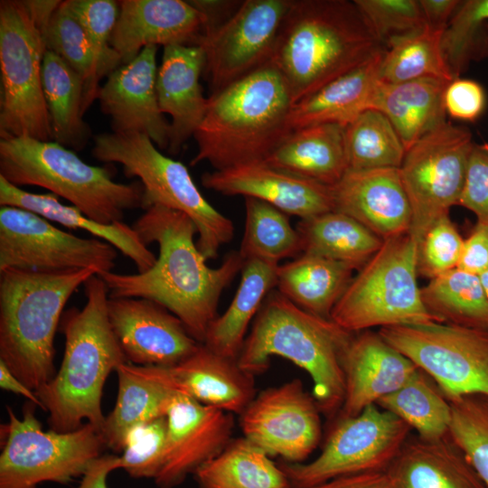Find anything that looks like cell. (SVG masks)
Instances as JSON below:
<instances>
[{
	"label": "cell",
	"mask_w": 488,
	"mask_h": 488,
	"mask_svg": "<svg viewBox=\"0 0 488 488\" xmlns=\"http://www.w3.org/2000/svg\"><path fill=\"white\" fill-rule=\"evenodd\" d=\"M133 228L147 246L156 242L159 255L146 271L135 274L106 272L109 297H139L155 301L184 324L189 333L203 343L223 290L240 272L244 260L239 251L229 253L212 268L194 242L197 229L184 213L153 205Z\"/></svg>",
	"instance_id": "cell-1"
},
{
	"label": "cell",
	"mask_w": 488,
	"mask_h": 488,
	"mask_svg": "<svg viewBox=\"0 0 488 488\" xmlns=\"http://www.w3.org/2000/svg\"><path fill=\"white\" fill-rule=\"evenodd\" d=\"M385 49L354 1L291 0L271 62L295 104Z\"/></svg>",
	"instance_id": "cell-2"
},
{
	"label": "cell",
	"mask_w": 488,
	"mask_h": 488,
	"mask_svg": "<svg viewBox=\"0 0 488 488\" xmlns=\"http://www.w3.org/2000/svg\"><path fill=\"white\" fill-rule=\"evenodd\" d=\"M84 286L85 305L63 312L61 319L65 336L61 367L49 383L35 391L49 413L50 429L57 432L76 430L84 420L101 431L106 418L101 408L106 380L128 362L109 323L106 283L94 275Z\"/></svg>",
	"instance_id": "cell-3"
},
{
	"label": "cell",
	"mask_w": 488,
	"mask_h": 488,
	"mask_svg": "<svg viewBox=\"0 0 488 488\" xmlns=\"http://www.w3.org/2000/svg\"><path fill=\"white\" fill-rule=\"evenodd\" d=\"M290 89L270 61L211 94L193 137L192 165L208 162L215 170L264 161L293 131L288 117Z\"/></svg>",
	"instance_id": "cell-4"
},
{
	"label": "cell",
	"mask_w": 488,
	"mask_h": 488,
	"mask_svg": "<svg viewBox=\"0 0 488 488\" xmlns=\"http://www.w3.org/2000/svg\"><path fill=\"white\" fill-rule=\"evenodd\" d=\"M353 333L300 308L274 289L256 315L237 362L254 376L268 368L273 356L291 361L310 375L312 396L321 413L333 418L344 399L342 357Z\"/></svg>",
	"instance_id": "cell-5"
},
{
	"label": "cell",
	"mask_w": 488,
	"mask_h": 488,
	"mask_svg": "<svg viewBox=\"0 0 488 488\" xmlns=\"http://www.w3.org/2000/svg\"><path fill=\"white\" fill-rule=\"evenodd\" d=\"M97 272H0V361L34 392L54 371V338L63 309L77 288Z\"/></svg>",
	"instance_id": "cell-6"
},
{
	"label": "cell",
	"mask_w": 488,
	"mask_h": 488,
	"mask_svg": "<svg viewBox=\"0 0 488 488\" xmlns=\"http://www.w3.org/2000/svg\"><path fill=\"white\" fill-rule=\"evenodd\" d=\"M0 176L18 187L44 188L104 224L122 221L127 210L146 209L144 187L138 180L117 183L111 169L90 165L73 150L52 140L1 139Z\"/></svg>",
	"instance_id": "cell-7"
},
{
	"label": "cell",
	"mask_w": 488,
	"mask_h": 488,
	"mask_svg": "<svg viewBox=\"0 0 488 488\" xmlns=\"http://www.w3.org/2000/svg\"><path fill=\"white\" fill-rule=\"evenodd\" d=\"M56 0L0 2V136L52 140L42 68Z\"/></svg>",
	"instance_id": "cell-8"
},
{
	"label": "cell",
	"mask_w": 488,
	"mask_h": 488,
	"mask_svg": "<svg viewBox=\"0 0 488 488\" xmlns=\"http://www.w3.org/2000/svg\"><path fill=\"white\" fill-rule=\"evenodd\" d=\"M92 155L108 164H119L127 177L144 187L146 209L160 205L186 214L195 224L197 247L208 259L234 235L230 219L217 211L201 193L187 167L163 155L145 135L106 132L94 136ZM145 209V210H146Z\"/></svg>",
	"instance_id": "cell-9"
},
{
	"label": "cell",
	"mask_w": 488,
	"mask_h": 488,
	"mask_svg": "<svg viewBox=\"0 0 488 488\" xmlns=\"http://www.w3.org/2000/svg\"><path fill=\"white\" fill-rule=\"evenodd\" d=\"M418 249V242L408 233L384 239L353 276L331 319L351 333L439 323L424 305L417 283Z\"/></svg>",
	"instance_id": "cell-10"
},
{
	"label": "cell",
	"mask_w": 488,
	"mask_h": 488,
	"mask_svg": "<svg viewBox=\"0 0 488 488\" xmlns=\"http://www.w3.org/2000/svg\"><path fill=\"white\" fill-rule=\"evenodd\" d=\"M37 405L27 400L22 418L6 407L2 425L0 488H37L44 482L67 484L83 476L107 447L101 431L86 422L70 432L43 431L35 416Z\"/></svg>",
	"instance_id": "cell-11"
},
{
	"label": "cell",
	"mask_w": 488,
	"mask_h": 488,
	"mask_svg": "<svg viewBox=\"0 0 488 488\" xmlns=\"http://www.w3.org/2000/svg\"><path fill=\"white\" fill-rule=\"evenodd\" d=\"M411 430L394 414L371 405L354 417L339 418L312 462H281L278 465L292 488H308L345 475L385 472Z\"/></svg>",
	"instance_id": "cell-12"
},
{
	"label": "cell",
	"mask_w": 488,
	"mask_h": 488,
	"mask_svg": "<svg viewBox=\"0 0 488 488\" xmlns=\"http://www.w3.org/2000/svg\"><path fill=\"white\" fill-rule=\"evenodd\" d=\"M378 333L427 373L448 400L488 395V330L433 322L386 326Z\"/></svg>",
	"instance_id": "cell-13"
},
{
	"label": "cell",
	"mask_w": 488,
	"mask_h": 488,
	"mask_svg": "<svg viewBox=\"0 0 488 488\" xmlns=\"http://www.w3.org/2000/svg\"><path fill=\"white\" fill-rule=\"evenodd\" d=\"M474 143L468 128L446 122L407 149L399 170L411 209L408 234L418 245L436 220L459 205Z\"/></svg>",
	"instance_id": "cell-14"
},
{
	"label": "cell",
	"mask_w": 488,
	"mask_h": 488,
	"mask_svg": "<svg viewBox=\"0 0 488 488\" xmlns=\"http://www.w3.org/2000/svg\"><path fill=\"white\" fill-rule=\"evenodd\" d=\"M117 249L100 239H85L16 207L0 208V272L7 269L57 273L92 268L112 271Z\"/></svg>",
	"instance_id": "cell-15"
},
{
	"label": "cell",
	"mask_w": 488,
	"mask_h": 488,
	"mask_svg": "<svg viewBox=\"0 0 488 488\" xmlns=\"http://www.w3.org/2000/svg\"><path fill=\"white\" fill-rule=\"evenodd\" d=\"M291 0H245L221 26L201 37L202 75L211 94L271 61Z\"/></svg>",
	"instance_id": "cell-16"
},
{
	"label": "cell",
	"mask_w": 488,
	"mask_h": 488,
	"mask_svg": "<svg viewBox=\"0 0 488 488\" xmlns=\"http://www.w3.org/2000/svg\"><path fill=\"white\" fill-rule=\"evenodd\" d=\"M320 409L303 382L294 379L262 390L240 414L244 437L267 455L303 463L322 437Z\"/></svg>",
	"instance_id": "cell-17"
},
{
	"label": "cell",
	"mask_w": 488,
	"mask_h": 488,
	"mask_svg": "<svg viewBox=\"0 0 488 488\" xmlns=\"http://www.w3.org/2000/svg\"><path fill=\"white\" fill-rule=\"evenodd\" d=\"M111 328L129 363L171 366L193 353L198 343L162 305L139 297H109Z\"/></svg>",
	"instance_id": "cell-18"
},
{
	"label": "cell",
	"mask_w": 488,
	"mask_h": 488,
	"mask_svg": "<svg viewBox=\"0 0 488 488\" xmlns=\"http://www.w3.org/2000/svg\"><path fill=\"white\" fill-rule=\"evenodd\" d=\"M164 466L154 479L159 488H174L217 456L231 440L232 414L175 393L169 403Z\"/></svg>",
	"instance_id": "cell-19"
},
{
	"label": "cell",
	"mask_w": 488,
	"mask_h": 488,
	"mask_svg": "<svg viewBox=\"0 0 488 488\" xmlns=\"http://www.w3.org/2000/svg\"><path fill=\"white\" fill-rule=\"evenodd\" d=\"M156 53L157 46H145L133 61L116 69L97 99L110 117L112 132L144 134L161 150L168 148L170 123L158 104Z\"/></svg>",
	"instance_id": "cell-20"
},
{
	"label": "cell",
	"mask_w": 488,
	"mask_h": 488,
	"mask_svg": "<svg viewBox=\"0 0 488 488\" xmlns=\"http://www.w3.org/2000/svg\"><path fill=\"white\" fill-rule=\"evenodd\" d=\"M147 379L202 404L241 414L256 396L254 376L202 343L171 366H138Z\"/></svg>",
	"instance_id": "cell-21"
},
{
	"label": "cell",
	"mask_w": 488,
	"mask_h": 488,
	"mask_svg": "<svg viewBox=\"0 0 488 488\" xmlns=\"http://www.w3.org/2000/svg\"><path fill=\"white\" fill-rule=\"evenodd\" d=\"M201 180L207 189L255 198L301 220L333 211L330 186L285 173L264 161L204 173Z\"/></svg>",
	"instance_id": "cell-22"
},
{
	"label": "cell",
	"mask_w": 488,
	"mask_h": 488,
	"mask_svg": "<svg viewBox=\"0 0 488 488\" xmlns=\"http://www.w3.org/2000/svg\"><path fill=\"white\" fill-rule=\"evenodd\" d=\"M118 5L111 46L122 65L148 45H198L203 18L191 1L122 0Z\"/></svg>",
	"instance_id": "cell-23"
},
{
	"label": "cell",
	"mask_w": 488,
	"mask_h": 488,
	"mask_svg": "<svg viewBox=\"0 0 488 488\" xmlns=\"http://www.w3.org/2000/svg\"><path fill=\"white\" fill-rule=\"evenodd\" d=\"M344 399L338 418L354 417L396 391L418 369L378 332L354 333L343 357Z\"/></svg>",
	"instance_id": "cell-24"
},
{
	"label": "cell",
	"mask_w": 488,
	"mask_h": 488,
	"mask_svg": "<svg viewBox=\"0 0 488 488\" xmlns=\"http://www.w3.org/2000/svg\"><path fill=\"white\" fill-rule=\"evenodd\" d=\"M332 188L333 211L380 239L408 233L411 209L399 168L347 171Z\"/></svg>",
	"instance_id": "cell-25"
},
{
	"label": "cell",
	"mask_w": 488,
	"mask_h": 488,
	"mask_svg": "<svg viewBox=\"0 0 488 488\" xmlns=\"http://www.w3.org/2000/svg\"><path fill=\"white\" fill-rule=\"evenodd\" d=\"M204 52L199 46L164 47L157 70L156 93L162 113L171 117L168 152L176 155L196 132L209 103L200 83Z\"/></svg>",
	"instance_id": "cell-26"
},
{
	"label": "cell",
	"mask_w": 488,
	"mask_h": 488,
	"mask_svg": "<svg viewBox=\"0 0 488 488\" xmlns=\"http://www.w3.org/2000/svg\"><path fill=\"white\" fill-rule=\"evenodd\" d=\"M385 472L388 488H486L449 436L410 435Z\"/></svg>",
	"instance_id": "cell-27"
},
{
	"label": "cell",
	"mask_w": 488,
	"mask_h": 488,
	"mask_svg": "<svg viewBox=\"0 0 488 488\" xmlns=\"http://www.w3.org/2000/svg\"><path fill=\"white\" fill-rule=\"evenodd\" d=\"M345 127L319 124L293 130L264 160L292 175L326 186L347 172Z\"/></svg>",
	"instance_id": "cell-28"
},
{
	"label": "cell",
	"mask_w": 488,
	"mask_h": 488,
	"mask_svg": "<svg viewBox=\"0 0 488 488\" xmlns=\"http://www.w3.org/2000/svg\"><path fill=\"white\" fill-rule=\"evenodd\" d=\"M385 50L295 103L288 117L290 129L329 123L345 127L371 108Z\"/></svg>",
	"instance_id": "cell-29"
},
{
	"label": "cell",
	"mask_w": 488,
	"mask_h": 488,
	"mask_svg": "<svg viewBox=\"0 0 488 488\" xmlns=\"http://www.w3.org/2000/svg\"><path fill=\"white\" fill-rule=\"evenodd\" d=\"M0 206L21 208L34 212L50 221L73 230H83L100 239L129 258L139 273L149 269L155 262V254L141 240L133 227L117 221L98 222L73 205H65L53 193H33L12 184L0 176Z\"/></svg>",
	"instance_id": "cell-30"
},
{
	"label": "cell",
	"mask_w": 488,
	"mask_h": 488,
	"mask_svg": "<svg viewBox=\"0 0 488 488\" xmlns=\"http://www.w3.org/2000/svg\"><path fill=\"white\" fill-rule=\"evenodd\" d=\"M449 82L436 78L399 83L380 80L371 108L389 119L407 151L421 137L447 122L444 93Z\"/></svg>",
	"instance_id": "cell-31"
},
{
	"label": "cell",
	"mask_w": 488,
	"mask_h": 488,
	"mask_svg": "<svg viewBox=\"0 0 488 488\" xmlns=\"http://www.w3.org/2000/svg\"><path fill=\"white\" fill-rule=\"evenodd\" d=\"M278 266L258 258L244 260L238 290L227 310L209 325L204 346L221 356L237 361L251 319L277 286Z\"/></svg>",
	"instance_id": "cell-32"
},
{
	"label": "cell",
	"mask_w": 488,
	"mask_h": 488,
	"mask_svg": "<svg viewBox=\"0 0 488 488\" xmlns=\"http://www.w3.org/2000/svg\"><path fill=\"white\" fill-rule=\"evenodd\" d=\"M356 269L346 263L301 254L279 265L277 290L300 308L331 319Z\"/></svg>",
	"instance_id": "cell-33"
},
{
	"label": "cell",
	"mask_w": 488,
	"mask_h": 488,
	"mask_svg": "<svg viewBox=\"0 0 488 488\" xmlns=\"http://www.w3.org/2000/svg\"><path fill=\"white\" fill-rule=\"evenodd\" d=\"M296 230L301 254L346 263L359 270L380 249L383 239L351 216L331 211L301 220Z\"/></svg>",
	"instance_id": "cell-34"
},
{
	"label": "cell",
	"mask_w": 488,
	"mask_h": 488,
	"mask_svg": "<svg viewBox=\"0 0 488 488\" xmlns=\"http://www.w3.org/2000/svg\"><path fill=\"white\" fill-rule=\"evenodd\" d=\"M42 82L52 141L73 151L83 149L91 136V128L83 120L82 78L61 57L47 50Z\"/></svg>",
	"instance_id": "cell-35"
},
{
	"label": "cell",
	"mask_w": 488,
	"mask_h": 488,
	"mask_svg": "<svg viewBox=\"0 0 488 488\" xmlns=\"http://www.w3.org/2000/svg\"><path fill=\"white\" fill-rule=\"evenodd\" d=\"M116 372L117 401L105 418L101 434L107 447L122 452L127 432L137 424L165 416L175 393L145 377L137 365L126 362Z\"/></svg>",
	"instance_id": "cell-36"
},
{
	"label": "cell",
	"mask_w": 488,
	"mask_h": 488,
	"mask_svg": "<svg viewBox=\"0 0 488 488\" xmlns=\"http://www.w3.org/2000/svg\"><path fill=\"white\" fill-rule=\"evenodd\" d=\"M193 475L199 488H292L279 465L244 436L231 439Z\"/></svg>",
	"instance_id": "cell-37"
},
{
	"label": "cell",
	"mask_w": 488,
	"mask_h": 488,
	"mask_svg": "<svg viewBox=\"0 0 488 488\" xmlns=\"http://www.w3.org/2000/svg\"><path fill=\"white\" fill-rule=\"evenodd\" d=\"M420 295L439 323L488 330V297L479 276L455 267L430 279Z\"/></svg>",
	"instance_id": "cell-38"
},
{
	"label": "cell",
	"mask_w": 488,
	"mask_h": 488,
	"mask_svg": "<svg viewBox=\"0 0 488 488\" xmlns=\"http://www.w3.org/2000/svg\"><path fill=\"white\" fill-rule=\"evenodd\" d=\"M377 405L403 420L422 438L435 440L448 436L452 419L450 401L420 369Z\"/></svg>",
	"instance_id": "cell-39"
},
{
	"label": "cell",
	"mask_w": 488,
	"mask_h": 488,
	"mask_svg": "<svg viewBox=\"0 0 488 488\" xmlns=\"http://www.w3.org/2000/svg\"><path fill=\"white\" fill-rule=\"evenodd\" d=\"M347 171L399 168L406 148L389 119L369 108L345 126Z\"/></svg>",
	"instance_id": "cell-40"
},
{
	"label": "cell",
	"mask_w": 488,
	"mask_h": 488,
	"mask_svg": "<svg viewBox=\"0 0 488 488\" xmlns=\"http://www.w3.org/2000/svg\"><path fill=\"white\" fill-rule=\"evenodd\" d=\"M443 33L426 25L418 32L392 40L383 53L379 80L385 83L423 78L453 80L441 48Z\"/></svg>",
	"instance_id": "cell-41"
},
{
	"label": "cell",
	"mask_w": 488,
	"mask_h": 488,
	"mask_svg": "<svg viewBox=\"0 0 488 488\" xmlns=\"http://www.w3.org/2000/svg\"><path fill=\"white\" fill-rule=\"evenodd\" d=\"M245 230L239 250L243 260L258 258L279 264L286 258L301 255L297 230L289 216L255 198H245Z\"/></svg>",
	"instance_id": "cell-42"
},
{
	"label": "cell",
	"mask_w": 488,
	"mask_h": 488,
	"mask_svg": "<svg viewBox=\"0 0 488 488\" xmlns=\"http://www.w3.org/2000/svg\"><path fill=\"white\" fill-rule=\"evenodd\" d=\"M47 50L61 57L83 80V111L98 98L97 61L86 32L66 1H61L46 25Z\"/></svg>",
	"instance_id": "cell-43"
},
{
	"label": "cell",
	"mask_w": 488,
	"mask_h": 488,
	"mask_svg": "<svg viewBox=\"0 0 488 488\" xmlns=\"http://www.w3.org/2000/svg\"><path fill=\"white\" fill-rule=\"evenodd\" d=\"M449 401L448 436L488 488V395L470 394Z\"/></svg>",
	"instance_id": "cell-44"
},
{
	"label": "cell",
	"mask_w": 488,
	"mask_h": 488,
	"mask_svg": "<svg viewBox=\"0 0 488 488\" xmlns=\"http://www.w3.org/2000/svg\"><path fill=\"white\" fill-rule=\"evenodd\" d=\"M441 48L453 79L460 78L472 61L488 56V20L461 1L442 34Z\"/></svg>",
	"instance_id": "cell-45"
},
{
	"label": "cell",
	"mask_w": 488,
	"mask_h": 488,
	"mask_svg": "<svg viewBox=\"0 0 488 488\" xmlns=\"http://www.w3.org/2000/svg\"><path fill=\"white\" fill-rule=\"evenodd\" d=\"M165 416L132 427L126 434L119 469L133 478L155 479L162 470L166 454Z\"/></svg>",
	"instance_id": "cell-46"
},
{
	"label": "cell",
	"mask_w": 488,
	"mask_h": 488,
	"mask_svg": "<svg viewBox=\"0 0 488 488\" xmlns=\"http://www.w3.org/2000/svg\"><path fill=\"white\" fill-rule=\"evenodd\" d=\"M81 23L97 61L99 80L121 66L117 53L111 46L119 5L113 0H67Z\"/></svg>",
	"instance_id": "cell-47"
},
{
	"label": "cell",
	"mask_w": 488,
	"mask_h": 488,
	"mask_svg": "<svg viewBox=\"0 0 488 488\" xmlns=\"http://www.w3.org/2000/svg\"><path fill=\"white\" fill-rule=\"evenodd\" d=\"M370 29L386 48L394 39L426 27L419 0H353Z\"/></svg>",
	"instance_id": "cell-48"
},
{
	"label": "cell",
	"mask_w": 488,
	"mask_h": 488,
	"mask_svg": "<svg viewBox=\"0 0 488 488\" xmlns=\"http://www.w3.org/2000/svg\"><path fill=\"white\" fill-rule=\"evenodd\" d=\"M464 239L448 214L428 228L418 249V274L430 279L457 267Z\"/></svg>",
	"instance_id": "cell-49"
},
{
	"label": "cell",
	"mask_w": 488,
	"mask_h": 488,
	"mask_svg": "<svg viewBox=\"0 0 488 488\" xmlns=\"http://www.w3.org/2000/svg\"><path fill=\"white\" fill-rule=\"evenodd\" d=\"M459 205L488 222V144L474 143Z\"/></svg>",
	"instance_id": "cell-50"
},
{
	"label": "cell",
	"mask_w": 488,
	"mask_h": 488,
	"mask_svg": "<svg viewBox=\"0 0 488 488\" xmlns=\"http://www.w3.org/2000/svg\"><path fill=\"white\" fill-rule=\"evenodd\" d=\"M444 106L446 114L451 117L474 122L485 109V90L474 80L462 77L454 79L445 89Z\"/></svg>",
	"instance_id": "cell-51"
},
{
	"label": "cell",
	"mask_w": 488,
	"mask_h": 488,
	"mask_svg": "<svg viewBox=\"0 0 488 488\" xmlns=\"http://www.w3.org/2000/svg\"><path fill=\"white\" fill-rule=\"evenodd\" d=\"M457 268L480 276L488 269V222L477 221L464 239Z\"/></svg>",
	"instance_id": "cell-52"
},
{
	"label": "cell",
	"mask_w": 488,
	"mask_h": 488,
	"mask_svg": "<svg viewBox=\"0 0 488 488\" xmlns=\"http://www.w3.org/2000/svg\"><path fill=\"white\" fill-rule=\"evenodd\" d=\"M191 3L202 14V37L222 25L236 12L241 1L192 0Z\"/></svg>",
	"instance_id": "cell-53"
},
{
	"label": "cell",
	"mask_w": 488,
	"mask_h": 488,
	"mask_svg": "<svg viewBox=\"0 0 488 488\" xmlns=\"http://www.w3.org/2000/svg\"><path fill=\"white\" fill-rule=\"evenodd\" d=\"M426 25L445 31L451 18L459 7V0H419Z\"/></svg>",
	"instance_id": "cell-54"
},
{
	"label": "cell",
	"mask_w": 488,
	"mask_h": 488,
	"mask_svg": "<svg viewBox=\"0 0 488 488\" xmlns=\"http://www.w3.org/2000/svg\"><path fill=\"white\" fill-rule=\"evenodd\" d=\"M117 469H119L118 455H102L90 465L76 488H108V474Z\"/></svg>",
	"instance_id": "cell-55"
},
{
	"label": "cell",
	"mask_w": 488,
	"mask_h": 488,
	"mask_svg": "<svg viewBox=\"0 0 488 488\" xmlns=\"http://www.w3.org/2000/svg\"><path fill=\"white\" fill-rule=\"evenodd\" d=\"M386 472H371L337 477L308 488H388Z\"/></svg>",
	"instance_id": "cell-56"
},
{
	"label": "cell",
	"mask_w": 488,
	"mask_h": 488,
	"mask_svg": "<svg viewBox=\"0 0 488 488\" xmlns=\"http://www.w3.org/2000/svg\"><path fill=\"white\" fill-rule=\"evenodd\" d=\"M0 387L15 394L22 395L27 400L40 406L43 409L42 404L36 396L35 392L25 386L18 378H16L6 365L0 361Z\"/></svg>",
	"instance_id": "cell-57"
},
{
	"label": "cell",
	"mask_w": 488,
	"mask_h": 488,
	"mask_svg": "<svg viewBox=\"0 0 488 488\" xmlns=\"http://www.w3.org/2000/svg\"><path fill=\"white\" fill-rule=\"evenodd\" d=\"M467 4L474 14L488 20V0H467Z\"/></svg>",
	"instance_id": "cell-58"
},
{
	"label": "cell",
	"mask_w": 488,
	"mask_h": 488,
	"mask_svg": "<svg viewBox=\"0 0 488 488\" xmlns=\"http://www.w3.org/2000/svg\"><path fill=\"white\" fill-rule=\"evenodd\" d=\"M479 277H480L482 285L483 286V289L485 291V294L488 297V269L483 274H481Z\"/></svg>",
	"instance_id": "cell-59"
}]
</instances>
